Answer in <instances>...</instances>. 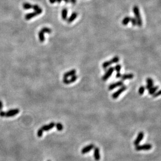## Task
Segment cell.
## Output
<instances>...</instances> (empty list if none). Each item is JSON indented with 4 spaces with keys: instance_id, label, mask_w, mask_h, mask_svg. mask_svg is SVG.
Returning a JSON list of instances; mask_svg holds the SVG:
<instances>
[{
    "instance_id": "cell-1",
    "label": "cell",
    "mask_w": 161,
    "mask_h": 161,
    "mask_svg": "<svg viewBox=\"0 0 161 161\" xmlns=\"http://www.w3.org/2000/svg\"><path fill=\"white\" fill-rule=\"evenodd\" d=\"M133 12L135 15L136 21H137V26L138 27H141L142 25V21L140 13L139 8L138 6L135 5L133 6Z\"/></svg>"
},
{
    "instance_id": "cell-2",
    "label": "cell",
    "mask_w": 161,
    "mask_h": 161,
    "mask_svg": "<svg viewBox=\"0 0 161 161\" xmlns=\"http://www.w3.org/2000/svg\"><path fill=\"white\" fill-rule=\"evenodd\" d=\"M152 148V144H149V143H146V144H143L142 145L138 144L136 145L135 150L138 151H148L151 149Z\"/></svg>"
},
{
    "instance_id": "cell-3",
    "label": "cell",
    "mask_w": 161,
    "mask_h": 161,
    "mask_svg": "<svg viewBox=\"0 0 161 161\" xmlns=\"http://www.w3.org/2000/svg\"><path fill=\"white\" fill-rule=\"evenodd\" d=\"M42 13V9L41 8H40L38 10H37V11L33 12V13H30L28 14H27L25 17V18L27 21H29V20L31 19V18H33V17L37 16V15H39L41 14Z\"/></svg>"
},
{
    "instance_id": "cell-4",
    "label": "cell",
    "mask_w": 161,
    "mask_h": 161,
    "mask_svg": "<svg viewBox=\"0 0 161 161\" xmlns=\"http://www.w3.org/2000/svg\"><path fill=\"white\" fill-rule=\"evenodd\" d=\"M126 89H127V86L125 85H123L122 87H120V89H118L116 92H114L112 94V98L114 99H116L119 96L121 95V94L124 92Z\"/></svg>"
},
{
    "instance_id": "cell-5",
    "label": "cell",
    "mask_w": 161,
    "mask_h": 161,
    "mask_svg": "<svg viewBox=\"0 0 161 161\" xmlns=\"http://www.w3.org/2000/svg\"><path fill=\"white\" fill-rule=\"evenodd\" d=\"M114 71V68L113 67H111L109 68L106 71L104 75L102 77V80L103 81H106L112 75V74Z\"/></svg>"
},
{
    "instance_id": "cell-6",
    "label": "cell",
    "mask_w": 161,
    "mask_h": 161,
    "mask_svg": "<svg viewBox=\"0 0 161 161\" xmlns=\"http://www.w3.org/2000/svg\"><path fill=\"white\" fill-rule=\"evenodd\" d=\"M19 112H20V111L18 108L10 110L7 111V112H5V117H13V116L16 115L17 114H18L19 113Z\"/></svg>"
},
{
    "instance_id": "cell-7",
    "label": "cell",
    "mask_w": 161,
    "mask_h": 161,
    "mask_svg": "<svg viewBox=\"0 0 161 161\" xmlns=\"http://www.w3.org/2000/svg\"><path fill=\"white\" fill-rule=\"evenodd\" d=\"M124 85V82L123 80H120L118 81L117 82L114 83H111V85L108 86V89L109 90H112L113 89H114L117 87H122Z\"/></svg>"
},
{
    "instance_id": "cell-8",
    "label": "cell",
    "mask_w": 161,
    "mask_h": 161,
    "mask_svg": "<svg viewBox=\"0 0 161 161\" xmlns=\"http://www.w3.org/2000/svg\"><path fill=\"white\" fill-rule=\"evenodd\" d=\"M95 147V144H92H92H90L86 146V147L83 148L82 149H81V154H86V153H87L91 151V150H92Z\"/></svg>"
},
{
    "instance_id": "cell-9",
    "label": "cell",
    "mask_w": 161,
    "mask_h": 161,
    "mask_svg": "<svg viewBox=\"0 0 161 161\" xmlns=\"http://www.w3.org/2000/svg\"><path fill=\"white\" fill-rule=\"evenodd\" d=\"M77 78H78V76L75 75L71 76L70 79L63 78V81L64 83H65V85H69V84H70L71 83H74V82H75V81L77 80Z\"/></svg>"
},
{
    "instance_id": "cell-10",
    "label": "cell",
    "mask_w": 161,
    "mask_h": 161,
    "mask_svg": "<svg viewBox=\"0 0 161 161\" xmlns=\"http://www.w3.org/2000/svg\"><path fill=\"white\" fill-rule=\"evenodd\" d=\"M144 137V133L142 132H140L137 135V137L133 142V144L135 146L139 144V143L141 142V141Z\"/></svg>"
},
{
    "instance_id": "cell-11",
    "label": "cell",
    "mask_w": 161,
    "mask_h": 161,
    "mask_svg": "<svg viewBox=\"0 0 161 161\" xmlns=\"http://www.w3.org/2000/svg\"><path fill=\"white\" fill-rule=\"evenodd\" d=\"M93 157L95 160L96 161H100L101 158L100 153V148L98 147H95L93 149Z\"/></svg>"
},
{
    "instance_id": "cell-12",
    "label": "cell",
    "mask_w": 161,
    "mask_h": 161,
    "mask_svg": "<svg viewBox=\"0 0 161 161\" xmlns=\"http://www.w3.org/2000/svg\"><path fill=\"white\" fill-rule=\"evenodd\" d=\"M146 82H147V85L145 87V88L148 90L154 86V81L151 78H147L146 79Z\"/></svg>"
},
{
    "instance_id": "cell-13",
    "label": "cell",
    "mask_w": 161,
    "mask_h": 161,
    "mask_svg": "<svg viewBox=\"0 0 161 161\" xmlns=\"http://www.w3.org/2000/svg\"><path fill=\"white\" fill-rule=\"evenodd\" d=\"M55 123L52 122L51 123H50L48 125H45L43 126L41 128L43 130V131H45V132H46V131H49L50 130L52 129L53 128L55 127Z\"/></svg>"
},
{
    "instance_id": "cell-14",
    "label": "cell",
    "mask_w": 161,
    "mask_h": 161,
    "mask_svg": "<svg viewBox=\"0 0 161 161\" xmlns=\"http://www.w3.org/2000/svg\"><path fill=\"white\" fill-rule=\"evenodd\" d=\"M76 69H71V70H69L67 71V72L64 73V74L63 75V78H68V77H71L72 76L76 75Z\"/></svg>"
},
{
    "instance_id": "cell-15",
    "label": "cell",
    "mask_w": 161,
    "mask_h": 161,
    "mask_svg": "<svg viewBox=\"0 0 161 161\" xmlns=\"http://www.w3.org/2000/svg\"><path fill=\"white\" fill-rule=\"evenodd\" d=\"M77 16H78V14L76 13V12H73V13L71 14L70 17H69L68 19H67L66 20L68 24L72 23L73 21H74L76 19Z\"/></svg>"
},
{
    "instance_id": "cell-16",
    "label": "cell",
    "mask_w": 161,
    "mask_h": 161,
    "mask_svg": "<svg viewBox=\"0 0 161 161\" xmlns=\"http://www.w3.org/2000/svg\"><path fill=\"white\" fill-rule=\"evenodd\" d=\"M134 75L133 74H125L124 75H122L121 78H122V80H130V79H132Z\"/></svg>"
},
{
    "instance_id": "cell-17",
    "label": "cell",
    "mask_w": 161,
    "mask_h": 161,
    "mask_svg": "<svg viewBox=\"0 0 161 161\" xmlns=\"http://www.w3.org/2000/svg\"><path fill=\"white\" fill-rule=\"evenodd\" d=\"M68 11L67 8H63L62 11V18L64 21H66L67 19Z\"/></svg>"
},
{
    "instance_id": "cell-18",
    "label": "cell",
    "mask_w": 161,
    "mask_h": 161,
    "mask_svg": "<svg viewBox=\"0 0 161 161\" xmlns=\"http://www.w3.org/2000/svg\"><path fill=\"white\" fill-rule=\"evenodd\" d=\"M158 89V86H153L149 89V90H148V93L150 95H152L156 92V91H157Z\"/></svg>"
},
{
    "instance_id": "cell-19",
    "label": "cell",
    "mask_w": 161,
    "mask_h": 161,
    "mask_svg": "<svg viewBox=\"0 0 161 161\" xmlns=\"http://www.w3.org/2000/svg\"><path fill=\"white\" fill-rule=\"evenodd\" d=\"M39 36V39L40 41L41 42H43L45 41V37H44V33H43V32H42L41 30L38 33Z\"/></svg>"
},
{
    "instance_id": "cell-20",
    "label": "cell",
    "mask_w": 161,
    "mask_h": 161,
    "mask_svg": "<svg viewBox=\"0 0 161 161\" xmlns=\"http://www.w3.org/2000/svg\"><path fill=\"white\" fill-rule=\"evenodd\" d=\"M130 21V17L126 16L123 19L122 23L124 26H127Z\"/></svg>"
},
{
    "instance_id": "cell-21",
    "label": "cell",
    "mask_w": 161,
    "mask_h": 161,
    "mask_svg": "<svg viewBox=\"0 0 161 161\" xmlns=\"http://www.w3.org/2000/svg\"><path fill=\"white\" fill-rule=\"evenodd\" d=\"M120 58H119V57L117 56H114L113 58H112V59L110 60V63L111 64V65H112L113 64H115V63H117L119 61H120Z\"/></svg>"
},
{
    "instance_id": "cell-22",
    "label": "cell",
    "mask_w": 161,
    "mask_h": 161,
    "mask_svg": "<svg viewBox=\"0 0 161 161\" xmlns=\"http://www.w3.org/2000/svg\"><path fill=\"white\" fill-rule=\"evenodd\" d=\"M23 7L25 9H29L33 8V5L26 2L23 4Z\"/></svg>"
},
{
    "instance_id": "cell-23",
    "label": "cell",
    "mask_w": 161,
    "mask_h": 161,
    "mask_svg": "<svg viewBox=\"0 0 161 161\" xmlns=\"http://www.w3.org/2000/svg\"><path fill=\"white\" fill-rule=\"evenodd\" d=\"M55 126L56 128V129L58 131H59V132H60V131H62L63 130V125L61 123H58L55 124Z\"/></svg>"
},
{
    "instance_id": "cell-24",
    "label": "cell",
    "mask_w": 161,
    "mask_h": 161,
    "mask_svg": "<svg viewBox=\"0 0 161 161\" xmlns=\"http://www.w3.org/2000/svg\"><path fill=\"white\" fill-rule=\"evenodd\" d=\"M41 31L42 32H43V33H46L50 34L52 33L51 29L50 28H48V27H43V28H42L41 29Z\"/></svg>"
},
{
    "instance_id": "cell-25",
    "label": "cell",
    "mask_w": 161,
    "mask_h": 161,
    "mask_svg": "<svg viewBox=\"0 0 161 161\" xmlns=\"http://www.w3.org/2000/svg\"><path fill=\"white\" fill-rule=\"evenodd\" d=\"M145 90V87L143 86H141L140 87V88H139V90H138V93L139 94V95H143V93H144V91Z\"/></svg>"
},
{
    "instance_id": "cell-26",
    "label": "cell",
    "mask_w": 161,
    "mask_h": 161,
    "mask_svg": "<svg viewBox=\"0 0 161 161\" xmlns=\"http://www.w3.org/2000/svg\"><path fill=\"white\" fill-rule=\"evenodd\" d=\"M111 65V64L110 63V61H105L102 64V67L103 69H106V68H107Z\"/></svg>"
},
{
    "instance_id": "cell-27",
    "label": "cell",
    "mask_w": 161,
    "mask_h": 161,
    "mask_svg": "<svg viewBox=\"0 0 161 161\" xmlns=\"http://www.w3.org/2000/svg\"><path fill=\"white\" fill-rule=\"evenodd\" d=\"M114 70H115L117 73H120L121 68H122V66L120 64H117L116 66L114 67Z\"/></svg>"
},
{
    "instance_id": "cell-28",
    "label": "cell",
    "mask_w": 161,
    "mask_h": 161,
    "mask_svg": "<svg viewBox=\"0 0 161 161\" xmlns=\"http://www.w3.org/2000/svg\"><path fill=\"white\" fill-rule=\"evenodd\" d=\"M130 22L132 23V24L133 26H137V21H136V19L134 18V17H130Z\"/></svg>"
},
{
    "instance_id": "cell-29",
    "label": "cell",
    "mask_w": 161,
    "mask_h": 161,
    "mask_svg": "<svg viewBox=\"0 0 161 161\" xmlns=\"http://www.w3.org/2000/svg\"><path fill=\"white\" fill-rule=\"evenodd\" d=\"M43 131L41 128L39 129L38 132H37V136H38V137L39 138H41L43 135Z\"/></svg>"
},
{
    "instance_id": "cell-30",
    "label": "cell",
    "mask_w": 161,
    "mask_h": 161,
    "mask_svg": "<svg viewBox=\"0 0 161 161\" xmlns=\"http://www.w3.org/2000/svg\"><path fill=\"white\" fill-rule=\"evenodd\" d=\"M161 90L157 91L154 94H153V95H152V96L153 98H157V96H159L161 95Z\"/></svg>"
},
{
    "instance_id": "cell-31",
    "label": "cell",
    "mask_w": 161,
    "mask_h": 161,
    "mask_svg": "<svg viewBox=\"0 0 161 161\" xmlns=\"http://www.w3.org/2000/svg\"><path fill=\"white\" fill-rule=\"evenodd\" d=\"M33 8L34 11H36L40 8V7L38 5H33V8Z\"/></svg>"
},
{
    "instance_id": "cell-32",
    "label": "cell",
    "mask_w": 161,
    "mask_h": 161,
    "mask_svg": "<svg viewBox=\"0 0 161 161\" xmlns=\"http://www.w3.org/2000/svg\"><path fill=\"white\" fill-rule=\"evenodd\" d=\"M122 75L120 74V73H117L116 74V77L117 78H121Z\"/></svg>"
},
{
    "instance_id": "cell-33",
    "label": "cell",
    "mask_w": 161,
    "mask_h": 161,
    "mask_svg": "<svg viewBox=\"0 0 161 161\" xmlns=\"http://www.w3.org/2000/svg\"><path fill=\"white\" fill-rule=\"evenodd\" d=\"M5 112L4 111H0V116L1 117H5Z\"/></svg>"
},
{
    "instance_id": "cell-34",
    "label": "cell",
    "mask_w": 161,
    "mask_h": 161,
    "mask_svg": "<svg viewBox=\"0 0 161 161\" xmlns=\"http://www.w3.org/2000/svg\"><path fill=\"white\" fill-rule=\"evenodd\" d=\"M69 2H71L72 4H75L76 3L77 0H69Z\"/></svg>"
},
{
    "instance_id": "cell-35",
    "label": "cell",
    "mask_w": 161,
    "mask_h": 161,
    "mask_svg": "<svg viewBox=\"0 0 161 161\" xmlns=\"http://www.w3.org/2000/svg\"><path fill=\"white\" fill-rule=\"evenodd\" d=\"M3 103H2V101L0 100V111L2 110V108H3Z\"/></svg>"
},
{
    "instance_id": "cell-36",
    "label": "cell",
    "mask_w": 161,
    "mask_h": 161,
    "mask_svg": "<svg viewBox=\"0 0 161 161\" xmlns=\"http://www.w3.org/2000/svg\"><path fill=\"white\" fill-rule=\"evenodd\" d=\"M49 2L51 4H54L56 2V0H49Z\"/></svg>"
},
{
    "instance_id": "cell-37",
    "label": "cell",
    "mask_w": 161,
    "mask_h": 161,
    "mask_svg": "<svg viewBox=\"0 0 161 161\" xmlns=\"http://www.w3.org/2000/svg\"><path fill=\"white\" fill-rule=\"evenodd\" d=\"M63 1V0H56V2L58 3H61Z\"/></svg>"
},
{
    "instance_id": "cell-38",
    "label": "cell",
    "mask_w": 161,
    "mask_h": 161,
    "mask_svg": "<svg viewBox=\"0 0 161 161\" xmlns=\"http://www.w3.org/2000/svg\"><path fill=\"white\" fill-rule=\"evenodd\" d=\"M63 1L65 2V3H66V4H68L69 3V0H63Z\"/></svg>"
},
{
    "instance_id": "cell-39",
    "label": "cell",
    "mask_w": 161,
    "mask_h": 161,
    "mask_svg": "<svg viewBox=\"0 0 161 161\" xmlns=\"http://www.w3.org/2000/svg\"><path fill=\"white\" fill-rule=\"evenodd\" d=\"M50 161V160H48V161Z\"/></svg>"
}]
</instances>
